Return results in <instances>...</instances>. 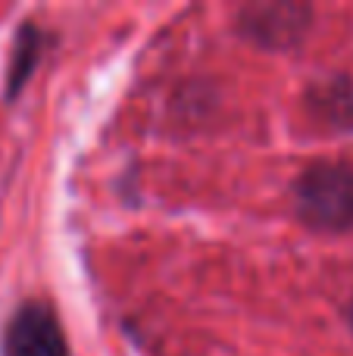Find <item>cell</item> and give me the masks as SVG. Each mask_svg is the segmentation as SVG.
<instances>
[{"mask_svg":"<svg viewBox=\"0 0 353 356\" xmlns=\"http://www.w3.org/2000/svg\"><path fill=\"white\" fill-rule=\"evenodd\" d=\"M38 47H41V35L31 22H25L19 29V38H16V47H13V63H10V81H6V94L16 97V91L28 81L31 69H35V60H38Z\"/></svg>","mask_w":353,"mask_h":356,"instance_id":"4","label":"cell"},{"mask_svg":"<svg viewBox=\"0 0 353 356\" xmlns=\"http://www.w3.org/2000/svg\"><path fill=\"white\" fill-rule=\"evenodd\" d=\"M3 356H69L63 328L47 303H22L3 332Z\"/></svg>","mask_w":353,"mask_h":356,"instance_id":"2","label":"cell"},{"mask_svg":"<svg viewBox=\"0 0 353 356\" xmlns=\"http://www.w3.org/2000/svg\"><path fill=\"white\" fill-rule=\"evenodd\" d=\"M310 25V6L300 3H254L238 16V29L263 47H294Z\"/></svg>","mask_w":353,"mask_h":356,"instance_id":"3","label":"cell"},{"mask_svg":"<svg viewBox=\"0 0 353 356\" xmlns=\"http://www.w3.org/2000/svg\"><path fill=\"white\" fill-rule=\"evenodd\" d=\"M313 106L322 119H335V110H341V122H353V81H331L313 94Z\"/></svg>","mask_w":353,"mask_h":356,"instance_id":"5","label":"cell"},{"mask_svg":"<svg viewBox=\"0 0 353 356\" xmlns=\"http://www.w3.org/2000/svg\"><path fill=\"white\" fill-rule=\"evenodd\" d=\"M294 207L304 225L319 232L353 228V166L313 163L294 181Z\"/></svg>","mask_w":353,"mask_h":356,"instance_id":"1","label":"cell"},{"mask_svg":"<svg viewBox=\"0 0 353 356\" xmlns=\"http://www.w3.org/2000/svg\"><path fill=\"white\" fill-rule=\"evenodd\" d=\"M347 322H350V328H353V300H350V307H347Z\"/></svg>","mask_w":353,"mask_h":356,"instance_id":"6","label":"cell"}]
</instances>
